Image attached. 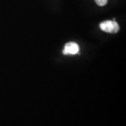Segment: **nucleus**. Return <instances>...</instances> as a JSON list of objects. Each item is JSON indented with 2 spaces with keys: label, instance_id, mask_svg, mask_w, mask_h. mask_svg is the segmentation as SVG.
<instances>
[{
  "label": "nucleus",
  "instance_id": "f257e3e1",
  "mask_svg": "<svg viewBox=\"0 0 126 126\" xmlns=\"http://www.w3.org/2000/svg\"><path fill=\"white\" fill-rule=\"evenodd\" d=\"M99 27L102 31L108 33H117L119 31V25L114 20H106L99 24Z\"/></svg>",
  "mask_w": 126,
  "mask_h": 126
},
{
  "label": "nucleus",
  "instance_id": "f03ea898",
  "mask_svg": "<svg viewBox=\"0 0 126 126\" xmlns=\"http://www.w3.org/2000/svg\"><path fill=\"white\" fill-rule=\"evenodd\" d=\"M79 46L75 42H69L65 44L63 50L64 55H75L79 53Z\"/></svg>",
  "mask_w": 126,
  "mask_h": 126
},
{
  "label": "nucleus",
  "instance_id": "7ed1b4c3",
  "mask_svg": "<svg viewBox=\"0 0 126 126\" xmlns=\"http://www.w3.org/2000/svg\"><path fill=\"white\" fill-rule=\"evenodd\" d=\"M96 4L99 6H104L107 4L108 0H94Z\"/></svg>",
  "mask_w": 126,
  "mask_h": 126
}]
</instances>
